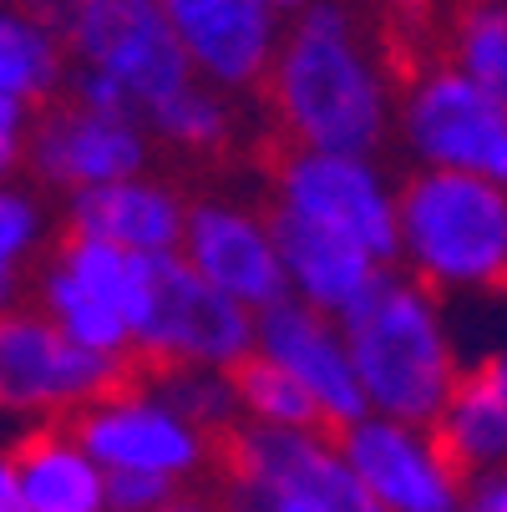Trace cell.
<instances>
[{"label":"cell","instance_id":"obj_17","mask_svg":"<svg viewBox=\"0 0 507 512\" xmlns=\"http://www.w3.org/2000/svg\"><path fill=\"white\" fill-rule=\"evenodd\" d=\"M188 213H193V198H183L178 183H168L158 173H137V178L66 198V234L107 239L117 249L158 259V254L183 249Z\"/></svg>","mask_w":507,"mask_h":512},{"label":"cell","instance_id":"obj_8","mask_svg":"<svg viewBox=\"0 0 507 512\" xmlns=\"http://www.w3.org/2000/svg\"><path fill=\"white\" fill-rule=\"evenodd\" d=\"M137 376V360L77 345L36 305H11L0 325V401L26 421H71Z\"/></svg>","mask_w":507,"mask_h":512},{"label":"cell","instance_id":"obj_7","mask_svg":"<svg viewBox=\"0 0 507 512\" xmlns=\"http://www.w3.org/2000/svg\"><path fill=\"white\" fill-rule=\"evenodd\" d=\"M284 218H305L330 229L381 264L401 259V188L371 153H325V148H289L274 158V208Z\"/></svg>","mask_w":507,"mask_h":512},{"label":"cell","instance_id":"obj_19","mask_svg":"<svg viewBox=\"0 0 507 512\" xmlns=\"http://www.w3.org/2000/svg\"><path fill=\"white\" fill-rule=\"evenodd\" d=\"M274 229H279V249H284V269H289V295L335 315V320L345 310H355L391 274V264H381L371 249H360L330 229H315L305 218L274 213Z\"/></svg>","mask_w":507,"mask_h":512},{"label":"cell","instance_id":"obj_31","mask_svg":"<svg viewBox=\"0 0 507 512\" xmlns=\"http://www.w3.org/2000/svg\"><path fill=\"white\" fill-rule=\"evenodd\" d=\"M269 6H274V11H279V16L289 21V16H300L305 6H315V0H269Z\"/></svg>","mask_w":507,"mask_h":512},{"label":"cell","instance_id":"obj_11","mask_svg":"<svg viewBox=\"0 0 507 512\" xmlns=\"http://www.w3.org/2000/svg\"><path fill=\"white\" fill-rule=\"evenodd\" d=\"M77 66H97L137 102L148 122L193 82V66L163 16V0H82L66 36Z\"/></svg>","mask_w":507,"mask_h":512},{"label":"cell","instance_id":"obj_23","mask_svg":"<svg viewBox=\"0 0 507 512\" xmlns=\"http://www.w3.org/2000/svg\"><path fill=\"white\" fill-rule=\"evenodd\" d=\"M442 61L507 102V0H457L442 31Z\"/></svg>","mask_w":507,"mask_h":512},{"label":"cell","instance_id":"obj_4","mask_svg":"<svg viewBox=\"0 0 507 512\" xmlns=\"http://www.w3.org/2000/svg\"><path fill=\"white\" fill-rule=\"evenodd\" d=\"M213 472L229 512H381L335 431H269L239 421Z\"/></svg>","mask_w":507,"mask_h":512},{"label":"cell","instance_id":"obj_21","mask_svg":"<svg viewBox=\"0 0 507 512\" xmlns=\"http://www.w3.org/2000/svg\"><path fill=\"white\" fill-rule=\"evenodd\" d=\"M437 442L457 462L462 477H492L507 472V391L492 381L487 365L462 371L447 411L437 416Z\"/></svg>","mask_w":507,"mask_h":512},{"label":"cell","instance_id":"obj_22","mask_svg":"<svg viewBox=\"0 0 507 512\" xmlns=\"http://www.w3.org/2000/svg\"><path fill=\"white\" fill-rule=\"evenodd\" d=\"M153 137L183 158H219L239 142V97L213 87V82H188L178 97H168L148 117Z\"/></svg>","mask_w":507,"mask_h":512},{"label":"cell","instance_id":"obj_1","mask_svg":"<svg viewBox=\"0 0 507 512\" xmlns=\"http://www.w3.org/2000/svg\"><path fill=\"white\" fill-rule=\"evenodd\" d=\"M264 102L289 148L376 158L396 132L401 82L371 26L345 0H315L284 26Z\"/></svg>","mask_w":507,"mask_h":512},{"label":"cell","instance_id":"obj_15","mask_svg":"<svg viewBox=\"0 0 507 512\" xmlns=\"http://www.w3.org/2000/svg\"><path fill=\"white\" fill-rule=\"evenodd\" d=\"M163 16L198 82L234 97L264 92L289 26L269 0H163Z\"/></svg>","mask_w":507,"mask_h":512},{"label":"cell","instance_id":"obj_24","mask_svg":"<svg viewBox=\"0 0 507 512\" xmlns=\"http://www.w3.org/2000/svg\"><path fill=\"white\" fill-rule=\"evenodd\" d=\"M234 391H239V411L249 426H269V431H330L320 401L284 371L269 355H249L234 365Z\"/></svg>","mask_w":507,"mask_h":512},{"label":"cell","instance_id":"obj_10","mask_svg":"<svg viewBox=\"0 0 507 512\" xmlns=\"http://www.w3.org/2000/svg\"><path fill=\"white\" fill-rule=\"evenodd\" d=\"M71 431L87 442V452L107 472H137V477H163L188 487L198 472H213L219 462V442L208 431H198L183 411H173L142 371L87 406L82 416H71Z\"/></svg>","mask_w":507,"mask_h":512},{"label":"cell","instance_id":"obj_12","mask_svg":"<svg viewBox=\"0 0 507 512\" xmlns=\"http://www.w3.org/2000/svg\"><path fill=\"white\" fill-rule=\"evenodd\" d=\"M153 163V127L132 112H97L61 97L46 107L26 142V173L41 193L77 198L122 178L148 173Z\"/></svg>","mask_w":507,"mask_h":512},{"label":"cell","instance_id":"obj_14","mask_svg":"<svg viewBox=\"0 0 507 512\" xmlns=\"http://www.w3.org/2000/svg\"><path fill=\"white\" fill-rule=\"evenodd\" d=\"M178 254L213 289H224L229 300H239L254 315L289 300V269H284L274 213H259L239 198H193Z\"/></svg>","mask_w":507,"mask_h":512},{"label":"cell","instance_id":"obj_26","mask_svg":"<svg viewBox=\"0 0 507 512\" xmlns=\"http://www.w3.org/2000/svg\"><path fill=\"white\" fill-rule=\"evenodd\" d=\"M46 239H51L46 193L11 178L6 193H0V284H6V300L16 295L26 264H36L46 254Z\"/></svg>","mask_w":507,"mask_h":512},{"label":"cell","instance_id":"obj_18","mask_svg":"<svg viewBox=\"0 0 507 512\" xmlns=\"http://www.w3.org/2000/svg\"><path fill=\"white\" fill-rule=\"evenodd\" d=\"M31 512H107V467L71 421H31L6 457Z\"/></svg>","mask_w":507,"mask_h":512},{"label":"cell","instance_id":"obj_25","mask_svg":"<svg viewBox=\"0 0 507 512\" xmlns=\"http://www.w3.org/2000/svg\"><path fill=\"white\" fill-rule=\"evenodd\" d=\"M142 371V365H137ZM148 381L173 411H183L198 431H208L213 442H224V436L244 421L239 411V391H234V376L229 371H198V365H168V371H142Z\"/></svg>","mask_w":507,"mask_h":512},{"label":"cell","instance_id":"obj_20","mask_svg":"<svg viewBox=\"0 0 507 512\" xmlns=\"http://www.w3.org/2000/svg\"><path fill=\"white\" fill-rule=\"evenodd\" d=\"M71 71H77V56L61 31L26 16L21 6L0 16V102L6 107H26L31 117H41L66 97Z\"/></svg>","mask_w":507,"mask_h":512},{"label":"cell","instance_id":"obj_27","mask_svg":"<svg viewBox=\"0 0 507 512\" xmlns=\"http://www.w3.org/2000/svg\"><path fill=\"white\" fill-rule=\"evenodd\" d=\"M183 487L163 477H137V472H107V512H163Z\"/></svg>","mask_w":507,"mask_h":512},{"label":"cell","instance_id":"obj_9","mask_svg":"<svg viewBox=\"0 0 507 512\" xmlns=\"http://www.w3.org/2000/svg\"><path fill=\"white\" fill-rule=\"evenodd\" d=\"M259 315L213 289L183 254L153 259V305L137 335L142 371L198 365V371H234L254 355Z\"/></svg>","mask_w":507,"mask_h":512},{"label":"cell","instance_id":"obj_16","mask_svg":"<svg viewBox=\"0 0 507 512\" xmlns=\"http://www.w3.org/2000/svg\"><path fill=\"white\" fill-rule=\"evenodd\" d=\"M254 350L269 355L274 365H284V371L320 401L330 431H345L360 416H371V401H366V386H360L345 325L335 315L289 295V300H279L274 310L259 315Z\"/></svg>","mask_w":507,"mask_h":512},{"label":"cell","instance_id":"obj_2","mask_svg":"<svg viewBox=\"0 0 507 512\" xmlns=\"http://www.w3.org/2000/svg\"><path fill=\"white\" fill-rule=\"evenodd\" d=\"M360 386L376 416L437 426L467 365L457 360L437 289L416 274H386L355 310L340 315Z\"/></svg>","mask_w":507,"mask_h":512},{"label":"cell","instance_id":"obj_13","mask_svg":"<svg viewBox=\"0 0 507 512\" xmlns=\"http://www.w3.org/2000/svg\"><path fill=\"white\" fill-rule=\"evenodd\" d=\"M335 436L355 477L381 502V512H462L467 507V487H462L467 477L457 472V462L447 457L431 426L371 411Z\"/></svg>","mask_w":507,"mask_h":512},{"label":"cell","instance_id":"obj_32","mask_svg":"<svg viewBox=\"0 0 507 512\" xmlns=\"http://www.w3.org/2000/svg\"><path fill=\"white\" fill-rule=\"evenodd\" d=\"M396 6H431V0H396Z\"/></svg>","mask_w":507,"mask_h":512},{"label":"cell","instance_id":"obj_30","mask_svg":"<svg viewBox=\"0 0 507 512\" xmlns=\"http://www.w3.org/2000/svg\"><path fill=\"white\" fill-rule=\"evenodd\" d=\"M482 365H487V371H492V381H497V386H502V391H507V345H502V350H497V355H487V360H482Z\"/></svg>","mask_w":507,"mask_h":512},{"label":"cell","instance_id":"obj_5","mask_svg":"<svg viewBox=\"0 0 507 512\" xmlns=\"http://www.w3.org/2000/svg\"><path fill=\"white\" fill-rule=\"evenodd\" d=\"M163 259V254H158ZM153 305V259L107 239L61 234L36 274V310L77 345L137 360V335Z\"/></svg>","mask_w":507,"mask_h":512},{"label":"cell","instance_id":"obj_3","mask_svg":"<svg viewBox=\"0 0 507 512\" xmlns=\"http://www.w3.org/2000/svg\"><path fill=\"white\" fill-rule=\"evenodd\" d=\"M401 264L437 295L507 289V188L411 168L401 183Z\"/></svg>","mask_w":507,"mask_h":512},{"label":"cell","instance_id":"obj_6","mask_svg":"<svg viewBox=\"0 0 507 512\" xmlns=\"http://www.w3.org/2000/svg\"><path fill=\"white\" fill-rule=\"evenodd\" d=\"M396 137L416 168L467 173L507 188V102L452 61H426L401 82Z\"/></svg>","mask_w":507,"mask_h":512},{"label":"cell","instance_id":"obj_29","mask_svg":"<svg viewBox=\"0 0 507 512\" xmlns=\"http://www.w3.org/2000/svg\"><path fill=\"white\" fill-rule=\"evenodd\" d=\"M462 512H507V472L477 477V487L467 492V507Z\"/></svg>","mask_w":507,"mask_h":512},{"label":"cell","instance_id":"obj_28","mask_svg":"<svg viewBox=\"0 0 507 512\" xmlns=\"http://www.w3.org/2000/svg\"><path fill=\"white\" fill-rule=\"evenodd\" d=\"M11 6H21L26 16L46 21L51 31L71 36V21H77V11H82V0H11Z\"/></svg>","mask_w":507,"mask_h":512}]
</instances>
